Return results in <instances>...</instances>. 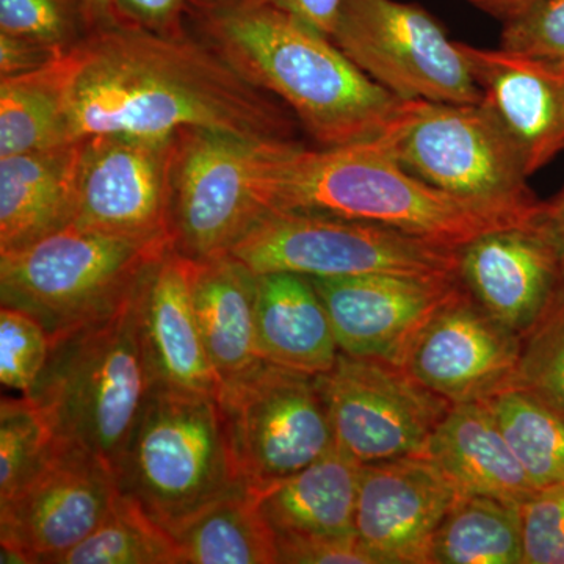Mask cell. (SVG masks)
Here are the masks:
<instances>
[{"mask_svg":"<svg viewBox=\"0 0 564 564\" xmlns=\"http://www.w3.org/2000/svg\"><path fill=\"white\" fill-rule=\"evenodd\" d=\"M488 403L536 491L563 485V415L519 386L496 393Z\"/></svg>","mask_w":564,"mask_h":564,"instance_id":"cell-29","label":"cell"},{"mask_svg":"<svg viewBox=\"0 0 564 564\" xmlns=\"http://www.w3.org/2000/svg\"><path fill=\"white\" fill-rule=\"evenodd\" d=\"M426 455L462 494L521 507L536 492L488 400L454 404L434 432Z\"/></svg>","mask_w":564,"mask_h":564,"instance_id":"cell-22","label":"cell"},{"mask_svg":"<svg viewBox=\"0 0 564 564\" xmlns=\"http://www.w3.org/2000/svg\"><path fill=\"white\" fill-rule=\"evenodd\" d=\"M85 2H87L88 9L91 10L98 31L126 24L113 0H85Z\"/></svg>","mask_w":564,"mask_h":564,"instance_id":"cell-43","label":"cell"},{"mask_svg":"<svg viewBox=\"0 0 564 564\" xmlns=\"http://www.w3.org/2000/svg\"><path fill=\"white\" fill-rule=\"evenodd\" d=\"M484 102L518 144L530 176L564 150V77L514 52L458 41Z\"/></svg>","mask_w":564,"mask_h":564,"instance_id":"cell-20","label":"cell"},{"mask_svg":"<svg viewBox=\"0 0 564 564\" xmlns=\"http://www.w3.org/2000/svg\"><path fill=\"white\" fill-rule=\"evenodd\" d=\"M170 248L70 225L0 252V303L31 314L54 343L117 314Z\"/></svg>","mask_w":564,"mask_h":564,"instance_id":"cell-6","label":"cell"},{"mask_svg":"<svg viewBox=\"0 0 564 564\" xmlns=\"http://www.w3.org/2000/svg\"><path fill=\"white\" fill-rule=\"evenodd\" d=\"M258 280L259 274L232 254L196 262L193 307L220 389L265 362L256 329Z\"/></svg>","mask_w":564,"mask_h":564,"instance_id":"cell-23","label":"cell"},{"mask_svg":"<svg viewBox=\"0 0 564 564\" xmlns=\"http://www.w3.org/2000/svg\"><path fill=\"white\" fill-rule=\"evenodd\" d=\"M340 352L404 367L436 314L464 292L459 278L403 274L311 278Z\"/></svg>","mask_w":564,"mask_h":564,"instance_id":"cell-15","label":"cell"},{"mask_svg":"<svg viewBox=\"0 0 564 564\" xmlns=\"http://www.w3.org/2000/svg\"><path fill=\"white\" fill-rule=\"evenodd\" d=\"M458 276L486 313L522 339L564 282L554 248L534 221L492 229L463 245Z\"/></svg>","mask_w":564,"mask_h":564,"instance_id":"cell-18","label":"cell"},{"mask_svg":"<svg viewBox=\"0 0 564 564\" xmlns=\"http://www.w3.org/2000/svg\"><path fill=\"white\" fill-rule=\"evenodd\" d=\"M315 378L336 447L361 466L429 454L434 432L454 406L404 367L345 352Z\"/></svg>","mask_w":564,"mask_h":564,"instance_id":"cell-12","label":"cell"},{"mask_svg":"<svg viewBox=\"0 0 564 564\" xmlns=\"http://www.w3.org/2000/svg\"><path fill=\"white\" fill-rule=\"evenodd\" d=\"M196 262L170 248L137 292L141 340L155 389L217 397V375L204 348L192 282Z\"/></svg>","mask_w":564,"mask_h":564,"instance_id":"cell-19","label":"cell"},{"mask_svg":"<svg viewBox=\"0 0 564 564\" xmlns=\"http://www.w3.org/2000/svg\"><path fill=\"white\" fill-rule=\"evenodd\" d=\"M329 39L402 101H484L458 41L417 3L343 0Z\"/></svg>","mask_w":564,"mask_h":564,"instance_id":"cell-10","label":"cell"},{"mask_svg":"<svg viewBox=\"0 0 564 564\" xmlns=\"http://www.w3.org/2000/svg\"><path fill=\"white\" fill-rule=\"evenodd\" d=\"M256 191L267 210L375 223L448 247L505 228L415 177L377 140L333 148L299 140L265 144Z\"/></svg>","mask_w":564,"mask_h":564,"instance_id":"cell-3","label":"cell"},{"mask_svg":"<svg viewBox=\"0 0 564 564\" xmlns=\"http://www.w3.org/2000/svg\"><path fill=\"white\" fill-rule=\"evenodd\" d=\"M256 329L263 361L295 372L317 377L340 355L328 311L303 274H259Z\"/></svg>","mask_w":564,"mask_h":564,"instance_id":"cell-24","label":"cell"},{"mask_svg":"<svg viewBox=\"0 0 564 564\" xmlns=\"http://www.w3.org/2000/svg\"><path fill=\"white\" fill-rule=\"evenodd\" d=\"M469 2L489 17L503 22L521 13L536 0H469Z\"/></svg>","mask_w":564,"mask_h":564,"instance_id":"cell-42","label":"cell"},{"mask_svg":"<svg viewBox=\"0 0 564 564\" xmlns=\"http://www.w3.org/2000/svg\"><path fill=\"white\" fill-rule=\"evenodd\" d=\"M170 533L177 564H278L276 534L250 491L212 503Z\"/></svg>","mask_w":564,"mask_h":564,"instance_id":"cell-27","label":"cell"},{"mask_svg":"<svg viewBox=\"0 0 564 564\" xmlns=\"http://www.w3.org/2000/svg\"><path fill=\"white\" fill-rule=\"evenodd\" d=\"M95 32L85 0H0V33L73 52Z\"/></svg>","mask_w":564,"mask_h":564,"instance_id":"cell-32","label":"cell"},{"mask_svg":"<svg viewBox=\"0 0 564 564\" xmlns=\"http://www.w3.org/2000/svg\"><path fill=\"white\" fill-rule=\"evenodd\" d=\"M276 549L282 564H378L356 533L288 534Z\"/></svg>","mask_w":564,"mask_h":564,"instance_id":"cell-37","label":"cell"},{"mask_svg":"<svg viewBox=\"0 0 564 564\" xmlns=\"http://www.w3.org/2000/svg\"><path fill=\"white\" fill-rule=\"evenodd\" d=\"M68 113L74 140L196 128L282 143L302 128L192 32L165 36L129 24L95 32L73 52Z\"/></svg>","mask_w":564,"mask_h":564,"instance_id":"cell-1","label":"cell"},{"mask_svg":"<svg viewBox=\"0 0 564 564\" xmlns=\"http://www.w3.org/2000/svg\"><path fill=\"white\" fill-rule=\"evenodd\" d=\"M117 484L169 532L212 503L247 491L217 397L154 389Z\"/></svg>","mask_w":564,"mask_h":564,"instance_id":"cell-7","label":"cell"},{"mask_svg":"<svg viewBox=\"0 0 564 564\" xmlns=\"http://www.w3.org/2000/svg\"><path fill=\"white\" fill-rule=\"evenodd\" d=\"M361 464L333 448L291 477L251 492L276 536L355 532Z\"/></svg>","mask_w":564,"mask_h":564,"instance_id":"cell-25","label":"cell"},{"mask_svg":"<svg viewBox=\"0 0 564 564\" xmlns=\"http://www.w3.org/2000/svg\"><path fill=\"white\" fill-rule=\"evenodd\" d=\"M519 510L524 564H564V484L540 489Z\"/></svg>","mask_w":564,"mask_h":564,"instance_id":"cell-36","label":"cell"},{"mask_svg":"<svg viewBox=\"0 0 564 564\" xmlns=\"http://www.w3.org/2000/svg\"><path fill=\"white\" fill-rule=\"evenodd\" d=\"M564 417V282L543 318L522 339L516 384Z\"/></svg>","mask_w":564,"mask_h":564,"instance_id":"cell-33","label":"cell"},{"mask_svg":"<svg viewBox=\"0 0 564 564\" xmlns=\"http://www.w3.org/2000/svg\"><path fill=\"white\" fill-rule=\"evenodd\" d=\"M252 2L284 11L323 35L332 36L343 0H252Z\"/></svg>","mask_w":564,"mask_h":564,"instance_id":"cell-40","label":"cell"},{"mask_svg":"<svg viewBox=\"0 0 564 564\" xmlns=\"http://www.w3.org/2000/svg\"><path fill=\"white\" fill-rule=\"evenodd\" d=\"M135 299L137 293L117 314L54 340L29 393L58 443L95 456L115 478L155 389Z\"/></svg>","mask_w":564,"mask_h":564,"instance_id":"cell-4","label":"cell"},{"mask_svg":"<svg viewBox=\"0 0 564 564\" xmlns=\"http://www.w3.org/2000/svg\"><path fill=\"white\" fill-rule=\"evenodd\" d=\"M52 350L50 333L31 314L17 307L0 310V381L3 388L29 395L44 372Z\"/></svg>","mask_w":564,"mask_h":564,"instance_id":"cell-34","label":"cell"},{"mask_svg":"<svg viewBox=\"0 0 564 564\" xmlns=\"http://www.w3.org/2000/svg\"><path fill=\"white\" fill-rule=\"evenodd\" d=\"M54 564H177L172 533L120 492L98 529Z\"/></svg>","mask_w":564,"mask_h":564,"instance_id":"cell-30","label":"cell"},{"mask_svg":"<svg viewBox=\"0 0 564 564\" xmlns=\"http://www.w3.org/2000/svg\"><path fill=\"white\" fill-rule=\"evenodd\" d=\"M120 496L95 456L55 440L36 473L0 502V544L9 563L54 564L90 536Z\"/></svg>","mask_w":564,"mask_h":564,"instance_id":"cell-13","label":"cell"},{"mask_svg":"<svg viewBox=\"0 0 564 564\" xmlns=\"http://www.w3.org/2000/svg\"><path fill=\"white\" fill-rule=\"evenodd\" d=\"M68 54L39 41L0 33V77L35 73L54 65Z\"/></svg>","mask_w":564,"mask_h":564,"instance_id":"cell-39","label":"cell"},{"mask_svg":"<svg viewBox=\"0 0 564 564\" xmlns=\"http://www.w3.org/2000/svg\"><path fill=\"white\" fill-rule=\"evenodd\" d=\"M259 143L207 129L173 133L169 232L172 250L193 262L231 254L267 209L258 191Z\"/></svg>","mask_w":564,"mask_h":564,"instance_id":"cell-11","label":"cell"},{"mask_svg":"<svg viewBox=\"0 0 564 564\" xmlns=\"http://www.w3.org/2000/svg\"><path fill=\"white\" fill-rule=\"evenodd\" d=\"M55 437L31 397H2L0 402V502L44 463Z\"/></svg>","mask_w":564,"mask_h":564,"instance_id":"cell-31","label":"cell"},{"mask_svg":"<svg viewBox=\"0 0 564 564\" xmlns=\"http://www.w3.org/2000/svg\"><path fill=\"white\" fill-rule=\"evenodd\" d=\"M79 140L73 225L172 247L169 195L173 133L106 132Z\"/></svg>","mask_w":564,"mask_h":564,"instance_id":"cell-14","label":"cell"},{"mask_svg":"<svg viewBox=\"0 0 564 564\" xmlns=\"http://www.w3.org/2000/svg\"><path fill=\"white\" fill-rule=\"evenodd\" d=\"M188 29L280 99L321 148L381 139L402 99L370 79L329 36L252 0H199Z\"/></svg>","mask_w":564,"mask_h":564,"instance_id":"cell-2","label":"cell"},{"mask_svg":"<svg viewBox=\"0 0 564 564\" xmlns=\"http://www.w3.org/2000/svg\"><path fill=\"white\" fill-rule=\"evenodd\" d=\"M429 564H524L521 510L462 494L434 533Z\"/></svg>","mask_w":564,"mask_h":564,"instance_id":"cell-28","label":"cell"},{"mask_svg":"<svg viewBox=\"0 0 564 564\" xmlns=\"http://www.w3.org/2000/svg\"><path fill=\"white\" fill-rule=\"evenodd\" d=\"M534 223L554 248L564 278V191L552 202L543 203Z\"/></svg>","mask_w":564,"mask_h":564,"instance_id":"cell-41","label":"cell"},{"mask_svg":"<svg viewBox=\"0 0 564 564\" xmlns=\"http://www.w3.org/2000/svg\"><path fill=\"white\" fill-rule=\"evenodd\" d=\"M500 47L564 77V0H536L503 21Z\"/></svg>","mask_w":564,"mask_h":564,"instance_id":"cell-35","label":"cell"},{"mask_svg":"<svg viewBox=\"0 0 564 564\" xmlns=\"http://www.w3.org/2000/svg\"><path fill=\"white\" fill-rule=\"evenodd\" d=\"M245 489L259 491L336 448L328 408L313 375L262 362L217 395Z\"/></svg>","mask_w":564,"mask_h":564,"instance_id":"cell-9","label":"cell"},{"mask_svg":"<svg viewBox=\"0 0 564 564\" xmlns=\"http://www.w3.org/2000/svg\"><path fill=\"white\" fill-rule=\"evenodd\" d=\"M459 248L375 223L310 212L267 210L231 254L258 274L459 278Z\"/></svg>","mask_w":564,"mask_h":564,"instance_id":"cell-8","label":"cell"},{"mask_svg":"<svg viewBox=\"0 0 564 564\" xmlns=\"http://www.w3.org/2000/svg\"><path fill=\"white\" fill-rule=\"evenodd\" d=\"M73 52L35 73L0 77V158L76 141L68 113Z\"/></svg>","mask_w":564,"mask_h":564,"instance_id":"cell-26","label":"cell"},{"mask_svg":"<svg viewBox=\"0 0 564 564\" xmlns=\"http://www.w3.org/2000/svg\"><path fill=\"white\" fill-rule=\"evenodd\" d=\"M377 141L415 177L505 228L532 225L543 206L524 155L484 101H404Z\"/></svg>","mask_w":564,"mask_h":564,"instance_id":"cell-5","label":"cell"},{"mask_svg":"<svg viewBox=\"0 0 564 564\" xmlns=\"http://www.w3.org/2000/svg\"><path fill=\"white\" fill-rule=\"evenodd\" d=\"M122 21L165 36L191 33L188 21L199 0H113Z\"/></svg>","mask_w":564,"mask_h":564,"instance_id":"cell-38","label":"cell"},{"mask_svg":"<svg viewBox=\"0 0 564 564\" xmlns=\"http://www.w3.org/2000/svg\"><path fill=\"white\" fill-rule=\"evenodd\" d=\"M459 496L429 455L366 464L355 532L378 564H429L434 533Z\"/></svg>","mask_w":564,"mask_h":564,"instance_id":"cell-17","label":"cell"},{"mask_svg":"<svg viewBox=\"0 0 564 564\" xmlns=\"http://www.w3.org/2000/svg\"><path fill=\"white\" fill-rule=\"evenodd\" d=\"M522 337L464 289L430 322L404 369L452 404L485 402L516 384Z\"/></svg>","mask_w":564,"mask_h":564,"instance_id":"cell-16","label":"cell"},{"mask_svg":"<svg viewBox=\"0 0 564 564\" xmlns=\"http://www.w3.org/2000/svg\"><path fill=\"white\" fill-rule=\"evenodd\" d=\"M80 140L0 158V252L62 231L76 217Z\"/></svg>","mask_w":564,"mask_h":564,"instance_id":"cell-21","label":"cell"}]
</instances>
